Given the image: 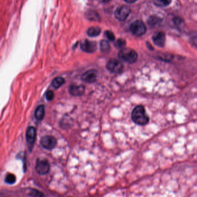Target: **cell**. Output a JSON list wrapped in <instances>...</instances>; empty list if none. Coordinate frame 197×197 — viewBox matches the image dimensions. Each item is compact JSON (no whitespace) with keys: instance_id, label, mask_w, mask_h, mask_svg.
Wrapping results in <instances>:
<instances>
[{"instance_id":"277c9868","label":"cell","mask_w":197,"mask_h":197,"mask_svg":"<svg viewBox=\"0 0 197 197\" xmlns=\"http://www.w3.org/2000/svg\"><path fill=\"white\" fill-rule=\"evenodd\" d=\"M50 166L46 159H38L35 166V170L40 175H46L49 172Z\"/></svg>"},{"instance_id":"cb8c5ba5","label":"cell","mask_w":197,"mask_h":197,"mask_svg":"<svg viewBox=\"0 0 197 197\" xmlns=\"http://www.w3.org/2000/svg\"><path fill=\"white\" fill-rule=\"evenodd\" d=\"M102 2H109V1H111V0H101Z\"/></svg>"},{"instance_id":"9a60e30c","label":"cell","mask_w":197,"mask_h":197,"mask_svg":"<svg viewBox=\"0 0 197 197\" xmlns=\"http://www.w3.org/2000/svg\"><path fill=\"white\" fill-rule=\"evenodd\" d=\"M101 33V29L97 27L89 28L87 31V34L89 37H97Z\"/></svg>"},{"instance_id":"ffe728a7","label":"cell","mask_w":197,"mask_h":197,"mask_svg":"<svg viewBox=\"0 0 197 197\" xmlns=\"http://www.w3.org/2000/svg\"><path fill=\"white\" fill-rule=\"evenodd\" d=\"M126 44L125 40H124L123 39H119L116 41L114 45L116 48H117L118 49H122L126 46Z\"/></svg>"},{"instance_id":"2e32d148","label":"cell","mask_w":197,"mask_h":197,"mask_svg":"<svg viewBox=\"0 0 197 197\" xmlns=\"http://www.w3.org/2000/svg\"><path fill=\"white\" fill-rule=\"evenodd\" d=\"M99 45H100V49L102 52L106 53L109 51L110 47L108 41L105 40H102L100 42Z\"/></svg>"},{"instance_id":"3957f363","label":"cell","mask_w":197,"mask_h":197,"mask_svg":"<svg viewBox=\"0 0 197 197\" xmlns=\"http://www.w3.org/2000/svg\"><path fill=\"white\" fill-rule=\"evenodd\" d=\"M130 29L134 35L138 37L142 36L146 31V27L144 23L141 20H136L132 23Z\"/></svg>"},{"instance_id":"8fae6325","label":"cell","mask_w":197,"mask_h":197,"mask_svg":"<svg viewBox=\"0 0 197 197\" xmlns=\"http://www.w3.org/2000/svg\"><path fill=\"white\" fill-rule=\"evenodd\" d=\"M36 135H37V132H36L35 128L33 126L29 127L26 131V137L27 142L30 146H33L34 145Z\"/></svg>"},{"instance_id":"ac0fdd59","label":"cell","mask_w":197,"mask_h":197,"mask_svg":"<svg viewBox=\"0 0 197 197\" xmlns=\"http://www.w3.org/2000/svg\"><path fill=\"white\" fill-rule=\"evenodd\" d=\"M16 181V176L13 174H8L5 176V181L6 183L9 184H14Z\"/></svg>"},{"instance_id":"d6986e66","label":"cell","mask_w":197,"mask_h":197,"mask_svg":"<svg viewBox=\"0 0 197 197\" xmlns=\"http://www.w3.org/2000/svg\"><path fill=\"white\" fill-rule=\"evenodd\" d=\"M153 3L158 6H165L170 5L171 0H153Z\"/></svg>"},{"instance_id":"ba28073f","label":"cell","mask_w":197,"mask_h":197,"mask_svg":"<svg viewBox=\"0 0 197 197\" xmlns=\"http://www.w3.org/2000/svg\"><path fill=\"white\" fill-rule=\"evenodd\" d=\"M81 48L83 52L87 53H93L97 50V44L88 39H84L81 44Z\"/></svg>"},{"instance_id":"e0dca14e","label":"cell","mask_w":197,"mask_h":197,"mask_svg":"<svg viewBox=\"0 0 197 197\" xmlns=\"http://www.w3.org/2000/svg\"><path fill=\"white\" fill-rule=\"evenodd\" d=\"M86 17L88 20L91 21H98L99 20V14L94 11H90L86 13Z\"/></svg>"},{"instance_id":"4fadbf2b","label":"cell","mask_w":197,"mask_h":197,"mask_svg":"<svg viewBox=\"0 0 197 197\" xmlns=\"http://www.w3.org/2000/svg\"><path fill=\"white\" fill-rule=\"evenodd\" d=\"M45 108L44 105H40L37 108L35 111V117L37 120H43L45 114Z\"/></svg>"},{"instance_id":"8992f818","label":"cell","mask_w":197,"mask_h":197,"mask_svg":"<svg viewBox=\"0 0 197 197\" xmlns=\"http://www.w3.org/2000/svg\"><path fill=\"white\" fill-rule=\"evenodd\" d=\"M131 12V9L129 6H121L117 8L115 12V16L120 21H124L129 16Z\"/></svg>"},{"instance_id":"30bf717a","label":"cell","mask_w":197,"mask_h":197,"mask_svg":"<svg viewBox=\"0 0 197 197\" xmlns=\"http://www.w3.org/2000/svg\"><path fill=\"white\" fill-rule=\"evenodd\" d=\"M97 77V72L95 70H91L85 72L82 75L81 79L84 82L93 83L96 81Z\"/></svg>"},{"instance_id":"7a4b0ae2","label":"cell","mask_w":197,"mask_h":197,"mask_svg":"<svg viewBox=\"0 0 197 197\" xmlns=\"http://www.w3.org/2000/svg\"><path fill=\"white\" fill-rule=\"evenodd\" d=\"M118 56L120 60L128 63H134L138 59L137 52L131 48H123L119 52Z\"/></svg>"},{"instance_id":"5b68a950","label":"cell","mask_w":197,"mask_h":197,"mask_svg":"<svg viewBox=\"0 0 197 197\" xmlns=\"http://www.w3.org/2000/svg\"><path fill=\"white\" fill-rule=\"evenodd\" d=\"M106 68L113 73H120L123 71V65L120 61L112 59L107 63Z\"/></svg>"},{"instance_id":"7402d4cb","label":"cell","mask_w":197,"mask_h":197,"mask_svg":"<svg viewBox=\"0 0 197 197\" xmlns=\"http://www.w3.org/2000/svg\"><path fill=\"white\" fill-rule=\"evenodd\" d=\"M54 97H55V94L53 93V91H52V90H48L46 92V99L48 101H50L53 100V99H54Z\"/></svg>"},{"instance_id":"6da1fadb","label":"cell","mask_w":197,"mask_h":197,"mask_svg":"<svg viewBox=\"0 0 197 197\" xmlns=\"http://www.w3.org/2000/svg\"><path fill=\"white\" fill-rule=\"evenodd\" d=\"M131 119L133 122L139 126H145L149 121V117L142 105H138L132 110Z\"/></svg>"},{"instance_id":"603a6c76","label":"cell","mask_w":197,"mask_h":197,"mask_svg":"<svg viewBox=\"0 0 197 197\" xmlns=\"http://www.w3.org/2000/svg\"><path fill=\"white\" fill-rule=\"evenodd\" d=\"M126 2H127V3H129V4H132V3H134L135 2H136L137 0H124Z\"/></svg>"},{"instance_id":"9c48e42d","label":"cell","mask_w":197,"mask_h":197,"mask_svg":"<svg viewBox=\"0 0 197 197\" xmlns=\"http://www.w3.org/2000/svg\"><path fill=\"white\" fill-rule=\"evenodd\" d=\"M68 91L70 94L72 96H82L85 92V86L82 84H71L68 88Z\"/></svg>"},{"instance_id":"5bb4252c","label":"cell","mask_w":197,"mask_h":197,"mask_svg":"<svg viewBox=\"0 0 197 197\" xmlns=\"http://www.w3.org/2000/svg\"><path fill=\"white\" fill-rule=\"evenodd\" d=\"M65 83V80L63 77H58L55 78L52 82V86L53 88L57 89Z\"/></svg>"},{"instance_id":"52a82bcc","label":"cell","mask_w":197,"mask_h":197,"mask_svg":"<svg viewBox=\"0 0 197 197\" xmlns=\"http://www.w3.org/2000/svg\"><path fill=\"white\" fill-rule=\"evenodd\" d=\"M40 144L44 149L51 150L56 147L57 141L56 138L52 136L46 135L41 139Z\"/></svg>"},{"instance_id":"44dd1931","label":"cell","mask_w":197,"mask_h":197,"mask_svg":"<svg viewBox=\"0 0 197 197\" xmlns=\"http://www.w3.org/2000/svg\"><path fill=\"white\" fill-rule=\"evenodd\" d=\"M105 36L110 41H114L115 39V35L110 31H106L104 33Z\"/></svg>"},{"instance_id":"7c38bea8","label":"cell","mask_w":197,"mask_h":197,"mask_svg":"<svg viewBox=\"0 0 197 197\" xmlns=\"http://www.w3.org/2000/svg\"><path fill=\"white\" fill-rule=\"evenodd\" d=\"M154 43L159 47H163L165 42V35L163 32L155 34L153 37Z\"/></svg>"}]
</instances>
